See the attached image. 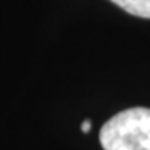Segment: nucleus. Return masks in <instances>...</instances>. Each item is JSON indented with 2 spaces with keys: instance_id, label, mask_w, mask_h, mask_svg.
<instances>
[{
  "instance_id": "obj_1",
  "label": "nucleus",
  "mask_w": 150,
  "mask_h": 150,
  "mask_svg": "<svg viewBox=\"0 0 150 150\" xmlns=\"http://www.w3.org/2000/svg\"><path fill=\"white\" fill-rule=\"evenodd\" d=\"M103 150H150V108L134 107L113 115L100 129Z\"/></svg>"
},
{
  "instance_id": "obj_2",
  "label": "nucleus",
  "mask_w": 150,
  "mask_h": 150,
  "mask_svg": "<svg viewBox=\"0 0 150 150\" xmlns=\"http://www.w3.org/2000/svg\"><path fill=\"white\" fill-rule=\"evenodd\" d=\"M130 15L150 18V0H110Z\"/></svg>"
},
{
  "instance_id": "obj_3",
  "label": "nucleus",
  "mask_w": 150,
  "mask_h": 150,
  "mask_svg": "<svg viewBox=\"0 0 150 150\" xmlns=\"http://www.w3.org/2000/svg\"><path fill=\"white\" fill-rule=\"evenodd\" d=\"M82 130H83V132H88V130H90V122H88V120H85V122L82 123Z\"/></svg>"
}]
</instances>
